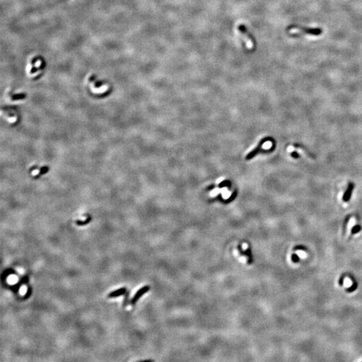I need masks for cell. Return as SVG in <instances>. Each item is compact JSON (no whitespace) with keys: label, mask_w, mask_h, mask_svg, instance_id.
Returning <instances> with one entry per match:
<instances>
[{"label":"cell","mask_w":362,"mask_h":362,"mask_svg":"<svg viewBox=\"0 0 362 362\" xmlns=\"http://www.w3.org/2000/svg\"><path fill=\"white\" fill-rule=\"evenodd\" d=\"M267 141H274V139H272V137H265V138H264V139H263V140H262V141L260 142V144H259V146H258V147H257V148H256L255 150H253V152H251V153H250L249 155H248L246 157V158H247V159H250L251 158L253 157L254 156H255V155H256L257 153H258V152H260V149H261V148H262V146L263 144H264V143L265 142H267Z\"/></svg>","instance_id":"8992f818"},{"label":"cell","mask_w":362,"mask_h":362,"mask_svg":"<svg viewBox=\"0 0 362 362\" xmlns=\"http://www.w3.org/2000/svg\"><path fill=\"white\" fill-rule=\"evenodd\" d=\"M238 34L240 36L243 38V40L245 41L247 49H252L253 46V42L249 37H248L247 33H246V30H245L244 27L242 26H239L238 29Z\"/></svg>","instance_id":"6da1fadb"},{"label":"cell","mask_w":362,"mask_h":362,"mask_svg":"<svg viewBox=\"0 0 362 362\" xmlns=\"http://www.w3.org/2000/svg\"><path fill=\"white\" fill-rule=\"evenodd\" d=\"M292 261L294 262H298L299 258H298V257L297 255H295V254H293L292 256Z\"/></svg>","instance_id":"7c38bea8"},{"label":"cell","mask_w":362,"mask_h":362,"mask_svg":"<svg viewBox=\"0 0 362 362\" xmlns=\"http://www.w3.org/2000/svg\"><path fill=\"white\" fill-rule=\"evenodd\" d=\"M361 230V226L360 225H355L354 227H353L352 229V233H357V232H359Z\"/></svg>","instance_id":"30bf717a"},{"label":"cell","mask_w":362,"mask_h":362,"mask_svg":"<svg viewBox=\"0 0 362 362\" xmlns=\"http://www.w3.org/2000/svg\"><path fill=\"white\" fill-rule=\"evenodd\" d=\"M150 289V287L149 286H143L142 288H140V290H138V291L136 292V294H134L133 298H131V300L130 301V304L132 305V306L135 305L136 303L137 302V301H138L143 294H146V293Z\"/></svg>","instance_id":"3957f363"},{"label":"cell","mask_w":362,"mask_h":362,"mask_svg":"<svg viewBox=\"0 0 362 362\" xmlns=\"http://www.w3.org/2000/svg\"><path fill=\"white\" fill-rule=\"evenodd\" d=\"M129 298H130V294H129V292L127 291V292L125 293V297L124 300L123 301V307L124 308V309L127 306L128 304H129Z\"/></svg>","instance_id":"ba28073f"},{"label":"cell","mask_w":362,"mask_h":362,"mask_svg":"<svg viewBox=\"0 0 362 362\" xmlns=\"http://www.w3.org/2000/svg\"><path fill=\"white\" fill-rule=\"evenodd\" d=\"M238 249L239 253H240L241 256H246V257H247L248 258L247 264H252L253 258H252V252H251L250 248H247V249L246 250V251H244L243 250H242V246L240 244H239L238 246Z\"/></svg>","instance_id":"5b68a950"},{"label":"cell","mask_w":362,"mask_h":362,"mask_svg":"<svg viewBox=\"0 0 362 362\" xmlns=\"http://www.w3.org/2000/svg\"><path fill=\"white\" fill-rule=\"evenodd\" d=\"M91 221V218H88L87 219H86L84 221H77V224L78 225H85L86 224H87L89 223V221Z\"/></svg>","instance_id":"9c48e42d"},{"label":"cell","mask_w":362,"mask_h":362,"mask_svg":"<svg viewBox=\"0 0 362 362\" xmlns=\"http://www.w3.org/2000/svg\"><path fill=\"white\" fill-rule=\"evenodd\" d=\"M291 28H297L300 30L303 31L307 34H312L314 36H319L323 32V30L321 28H306V27H303L300 26H292L290 27Z\"/></svg>","instance_id":"7a4b0ae2"},{"label":"cell","mask_w":362,"mask_h":362,"mask_svg":"<svg viewBox=\"0 0 362 362\" xmlns=\"http://www.w3.org/2000/svg\"><path fill=\"white\" fill-rule=\"evenodd\" d=\"M291 156L292 158H295V159H298V158H300V154H299L297 152L293 151V152H292V153H291Z\"/></svg>","instance_id":"8fae6325"},{"label":"cell","mask_w":362,"mask_h":362,"mask_svg":"<svg viewBox=\"0 0 362 362\" xmlns=\"http://www.w3.org/2000/svg\"><path fill=\"white\" fill-rule=\"evenodd\" d=\"M127 292V289L125 288H119L118 290H115L114 291L111 292L110 293H109L108 295H107V297L109 298H116L118 297H120V296L124 295L125 294V293Z\"/></svg>","instance_id":"52a82bcc"},{"label":"cell","mask_w":362,"mask_h":362,"mask_svg":"<svg viewBox=\"0 0 362 362\" xmlns=\"http://www.w3.org/2000/svg\"><path fill=\"white\" fill-rule=\"evenodd\" d=\"M354 188H355V184L351 182H349L348 188H347L345 192V193H344L343 196V200L344 202L349 201V200L351 199V194L353 193V190H354Z\"/></svg>","instance_id":"277c9868"}]
</instances>
